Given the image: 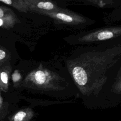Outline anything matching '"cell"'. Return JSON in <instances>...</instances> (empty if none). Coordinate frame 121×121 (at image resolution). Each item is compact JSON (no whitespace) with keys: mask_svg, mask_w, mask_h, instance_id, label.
Segmentation results:
<instances>
[{"mask_svg":"<svg viewBox=\"0 0 121 121\" xmlns=\"http://www.w3.org/2000/svg\"><path fill=\"white\" fill-rule=\"evenodd\" d=\"M121 46L90 52L68 60L69 72L84 95L96 94L103 89L111 69L120 61Z\"/></svg>","mask_w":121,"mask_h":121,"instance_id":"cell-1","label":"cell"},{"mask_svg":"<svg viewBox=\"0 0 121 121\" xmlns=\"http://www.w3.org/2000/svg\"><path fill=\"white\" fill-rule=\"evenodd\" d=\"M60 77L43 68L42 65L31 71L25 78L24 86L42 91H52L63 89L60 87Z\"/></svg>","mask_w":121,"mask_h":121,"instance_id":"cell-2","label":"cell"},{"mask_svg":"<svg viewBox=\"0 0 121 121\" xmlns=\"http://www.w3.org/2000/svg\"><path fill=\"white\" fill-rule=\"evenodd\" d=\"M37 13L49 17L60 24L76 26L83 24L86 21L84 17L72 11L61 8L54 11L39 12Z\"/></svg>","mask_w":121,"mask_h":121,"instance_id":"cell-3","label":"cell"},{"mask_svg":"<svg viewBox=\"0 0 121 121\" xmlns=\"http://www.w3.org/2000/svg\"><path fill=\"white\" fill-rule=\"evenodd\" d=\"M121 27L115 26L99 29L86 34L79 39V42L91 43L107 40L121 35Z\"/></svg>","mask_w":121,"mask_h":121,"instance_id":"cell-4","label":"cell"},{"mask_svg":"<svg viewBox=\"0 0 121 121\" xmlns=\"http://www.w3.org/2000/svg\"><path fill=\"white\" fill-rule=\"evenodd\" d=\"M28 10L35 13L52 11L60 9L56 4L51 1L39 0H25Z\"/></svg>","mask_w":121,"mask_h":121,"instance_id":"cell-5","label":"cell"},{"mask_svg":"<svg viewBox=\"0 0 121 121\" xmlns=\"http://www.w3.org/2000/svg\"><path fill=\"white\" fill-rule=\"evenodd\" d=\"M11 68L9 66H6L0 69V90L5 92L9 89V81Z\"/></svg>","mask_w":121,"mask_h":121,"instance_id":"cell-6","label":"cell"},{"mask_svg":"<svg viewBox=\"0 0 121 121\" xmlns=\"http://www.w3.org/2000/svg\"><path fill=\"white\" fill-rule=\"evenodd\" d=\"M33 115V112L29 108L21 110L9 117V121H28Z\"/></svg>","mask_w":121,"mask_h":121,"instance_id":"cell-7","label":"cell"},{"mask_svg":"<svg viewBox=\"0 0 121 121\" xmlns=\"http://www.w3.org/2000/svg\"><path fill=\"white\" fill-rule=\"evenodd\" d=\"M0 2L10 6L20 12L26 13L29 11L25 0H0Z\"/></svg>","mask_w":121,"mask_h":121,"instance_id":"cell-8","label":"cell"},{"mask_svg":"<svg viewBox=\"0 0 121 121\" xmlns=\"http://www.w3.org/2000/svg\"><path fill=\"white\" fill-rule=\"evenodd\" d=\"M17 18L16 15L0 18V27L9 29L14 26L17 22Z\"/></svg>","mask_w":121,"mask_h":121,"instance_id":"cell-9","label":"cell"},{"mask_svg":"<svg viewBox=\"0 0 121 121\" xmlns=\"http://www.w3.org/2000/svg\"><path fill=\"white\" fill-rule=\"evenodd\" d=\"M15 15L9 8L4 6H0V18Z\"/></svg>","mask_w":121,"mask_h":121,"instance_id":"cell-10","label":"cell"},{"mask_svg":"<svg viewBox=\"0 0 121 121\" xmlns=\"http://www.w3.org/2000/svg\"><path fill=\"white\" fill-rule=\"evenodd\" d=\"M9 53L6 49L0 47V65L4 63L9 58Z\"/></svg>","mask_w":121,"mask_h":121,"instance_id":"cell-11","label":"cell"},{"mask_svg":"<svg viewBox=\"0 0 121 121\" xmlns=\"http://www.w3.org/2000/svg\"><path fill=\"white\" fill-rule=\"evenodd\" d=\"M3 101L2 97L1 95V90H0V121L4 118V112L3 111Z\"/></svg>","mask_w":121,"mask_h":121,"instance_id":"cell-12","label":"cell"},{"mask_svg":"<svg viewBox=\"0 0 121 121\" xmlns=\"http://www.w3.org/2000/svg\"><path fill=\"white\" fill-rule=\"evenodd\" d=\"M21 76L19 72H15L13 74V80L14 81V82H17L18 81H19L21 79Z\"/></svg>","mask_w":121,"mask_h":121,"instance_id":"cell-13","label":"cell"}]
</instances>
